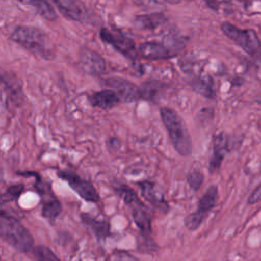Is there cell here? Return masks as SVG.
Listing matches in <instances>:
<instances>
[{"label":"cell","instance_id":"20","mask_svg":"<svg viewBox=\"0 0 261 261\" xmlns=\"http://www.w3.org/2000/svg\"><path fill=\"white\" fill-rule=\"evenodd\" d=\"M190 85L192 89L201 96H204L209 99H213L215 97L213 81L208 75L197 76L190 82Z\"/></svg>","mask_w":261,"mask_h":261},{"label":"cell","instance_id":"16","mask_svg":"<svg viewBox=\"0 0 261 261\" xmlns=\"http://www.w3.org/2000/svg\"><path fill=\"white\" fill-rule=\"evenodd\" d=\"M133 219L137 226L140 228L145 238H149L151 233V218L146 206L142 201L133 204L130 207Z\"/></svg>","mask_w":261,"mask_h":261},{"label":"cell","instance_id":"24","mask_svg":"<svg viewBox=\"0 0 261 261\" xmlns=\"http://www.w3.org/2000/svg\"><path fill=\"white\" fill-rule=\"evenodd\" d=\"M204 180V175L203 173L198 170V169H194L191 172H189V174L187 175V181L189 184V186L193 189V190H198Z\"/></svg>","mask_w":261,"mask_h":261},{"label":"cell","instance_id":"1","mask_svg":"<svg viewBox=\"0 0 261 261\" xmlns=\"http://www.w3.org/2000/svg\"><path fill=\"white\" fill-rule=\"evenodd\" d=\"M160 117L165 128L167 129L169 140L174 150L182 156L191 155V136L179 114L174 109L164 106L160 108Z\"/></svg>","mask_w":261,"mask_h":261},{"label":"cell","instance_id":"2","mask_svg":"<svg viewBox=\"0 0 261 261\" xmlns=\"http://www.w3.org/2000/svg\"><path fill=\"white\" fill-rule=\"evenodd\" d=\"M10 39L24 49L43 58H51L53 55V50L50 47L47 36L38 28L18 25L11 33Z\"/></svg>","mask_w":261,"mask_h":261},{"label":"cell","instance_id":"25","mask_svg":"<svg viewBox=\"0 0 261 261\" xmlns=\"http://www.w3.org/2000/svg\"><path fill=\"white\" fill-rule=\"evenodd\" d=\"M259 201H261V184L249 196L248 204H255Z\"/></svg>","mask_w":261,"mask_h":261},{"label":"cell","instance_id":"23","mask_svg":"<svg viewBox=\"0 0 261 261\" xmlns=\"http://www.w3.org/2000/svg\"><path fill=\"white\" fill-rule=\"evenodd\" d=\"M24 186L22 184H16L13 186H10L6 189V191L2 194L1 203L5 204L6 202L13 201L19 197V195L23 192Z\"/></svg>","mask_w":261,"mask_h":261},{"label":"cell","instance_id":"27","mask_svg":"<svg viewBox=\"0 0 261 261\" xmlns=\"http://www.w3.org/2000/svg\"><path fill=\"white\" fill-rule=\"evenodd\" d=\"M107 146L109 149H113V150H116L120 147V142L117 138H110L108 141H107Z\"/></svg>","mask_w":261,"mask_h":261},{"label":"cell","instance_id":"13","mask_svg":"<svg viewBox=\"0 0 261 261\" xmlns=\"http://www.w3.org/2000/svg\"><path fill=\"white\" fill-rule=\"evenodd\" d=\"M138 186L141 189L142 196L152 205L158 207L161 210H167L168 205L164 200V195L161 190L156 186V184L148 180L140 181Z\"/></svg>","mask_w":261,"mask_h":261},{"label":"cell","instance_id":"11","mask_svg":"<svg viewBox=\"0 0 261 261\" xmlns=\"http://www.w3.org/2000/svg\"><path fill=\"white\" fill-rule=\"evenodd\" d=\"M59 12L66 18L74 21H84L88 17V10L84 3L71 0H55Z\"/></svg>","mask_w":261,"mask_h":261},{"label":"cell","instance_id":"10","mask_svg":"<svg viewBox=\"0 0 261 261\" xmlns=\"http://www.w3.org/2000/svg\"><path fill=\"white\" fill-rule=\"evenodd\" d=\"M79 63L82 70L91 75H101L106 70V62L104 58L93 49H81Z\"/></svg>","mask_w":261,"mask_h":261},{"label":"cell","instance_id":"12","mask_svg":"<svg viewBox=\"0 0 261 261\" xmlns=\"http://www.w3.org/2000/svg\"><path fill=\"white\" fill-rule=\"evenodd\" d=\"M3 92L7 94V100L15 105L23 101L21 85L16 75L11 72H3L1 76Z\"/></svg>","mask_w":261,"mask_h":261},{"label":"cell","instance_id":"8","mask_svg":"<svg viewBox=\"0 0 261 261\" xmlns=\"http://www.w3.org/2000/svg\"><path fill=\"white\" fill-rule=\"evenodd\" d=\"M57 175L61 179L65 180L68 186L84 200L92 203L99 202V194L91 181L84 179L76 173L68 170H60L57 172Z\"/></svg>","mask_w":261,"mask_h":261},{"label":"cell","instance_id":"3","mask_svg":"<svg viewBox=\"0 0 261 261\" xmlns=\"http://www.w3.org/2000/svg\"><path fill=\"white\" fill-rule=\"evenodd\" d=\"M0 233L2 239L19 252H30L34 247L31 232L15 217L1 211Z\"/></svg>","mask_w":261,"mask_h":261},{"label":"cell","instance_id":"21","mask_svg":"<svg viewBox=\"0 0 261 261\" xmlns=\"http://www.w3.org/2000/svg\"><path fill=\"white\" fill-rule=\"evenodd\" d=\"M22 3L27 4V5H30V6H33L35 8V10L47 20L52 21V20H55L56 17H57V14H56V11H55L54 7L48 1L33 0V1H24Z\"/></svg>","mask_w":261,"mask_h":261},{"label":"cell","instance_id":"4","mask_svg":"<svg viewBox=\"0 0 261 261\" xmlns=\"http://www.w3.org/2000/svg\"><path fill=\"white\" fill-rule=\"evenodd\" d=\"M220 29L228 39L239 45L246 53L255 55L261 49L260 40L254 30L240 29L227 21L222 22Z\"/></svg>","mask_w":261,"mask_h":261},{"label":"cell","instance_id":"7","mask_svg":"<svg viewBox=\"0 0 261 261\" xmlns=\"http://www.w3.org/2000/svg\"><path fill=\"white\" fill-rule=\"evenodd\" d=\"M100 38L104 43L111 45L116 51L121 53L127 59L132 61L137 59L139 55L138 47H136L135 42L125 35L110 31L107 28H102L100 30Z\"/></svg>","mask_w":261,"mask_h":261},{"label":"cell","instance_id":"17","mask_svg":"<svg viewBox=\"0 0 261 261\" xmlns=\"http://www.w3.org/2000/svg\"><path fill=\"white\" fill-rule=\"evenodd\" d=\"M62 207L59 200L51 193H47L43 195L42 200V216L49 219L54 220L61 212Z\"/></svg>","mask_w":261,"mask_h":261},{"label":"cell","instance_id":"22","mask_svg":"<svg viewBox=\"0 0 261 261\" xmlns=\"http://www.w3.org/2000/svg\"><path fill=\"white\" fill-rule=\"evenodd\" d=\"M34 255L38 261H60L53 251L46 246H37L34 248Z\"/></svg>","mask_w":261,"mask_h":261},{"label":"cell","instance_id":"14","mask_svg":"<svg viewBox=\"0 0 261 261\" xmlns=\"http://www.w3.org/2000/svg\"><path fill=\"white\" fill-rule=\"evenodd\" d=\"M228 152V139L224 135V133H219L214 136L213 139V154L209 162V171L214 172L216 171L225 156Z\"/></svg>","mask_w":261,"mask_h":261},{"label":"cell","instance_id":"5","mask_svg":"<svg viewBox=\"0 0 261 261\" xmlns=\"http://www.w3.org/2000/svg\"><path fill=\"white\" fill-rule=\"evenodd\" d=\"M182 46L181 41L175 39L167 42L147 41L138 46V53L147 59H164L176 55Z\"/></svg>","mask_w":261,"mask_h":261},{"label":"cell","instance_id":"15","mask_svg":"<svg viewBox=\"0 0 261 261\" xmlns=\"http://www.w3.org/2000/svg\"><path fill=\"white\" fill-rule=\"evenodd\" d=\"M89 103L101 109H110L120 103L118 95L111 89H103L98 92H94L88 97Z\"/></svg>","mask_w":261,"mask_h":261},{"label":"cell","instance_id":"26","mask_svg":"<svg viewBox=\"0 0 261 261\" xmlns=\"http://www.w3.org/2000/svg\"><path fill=\"white\" fill-rule=\"evenodd\" d=\"M115 261H141V260H139L135 256L128 254L127 252L120 251L115 254Z\"/></svg>","mask_w":261,"mask_h":261},{"label":"cell","instance_id":"9","mask_svg":"<svg viewBox=\"0 0 261 261\" xmlns=\"http://www.w3.org/2000/svg\"><path fill=\"white\" fill-rule=\"evenodd\" d=\"M103 82L108 88L113 90L118 95L121 102L127 103L143 99L142 89L125 79L112 76L105 79Z\"/></svg>","mask_w":261,"mask_h":261},{"label":"cell","instance_id":"6","mask_svg":"<svg viewBox=\"0 0 261 261\" xmlns=\"http://www.w3.org/2000/svg\"><path fill=\"white\" fill-rule=\"evenodd\" d=\"M218 197L216 186H210L198 202V208L195 212L190 213L185 218V226L189 230H196L203 222L209 211L215 206Z\"/></svg>","mask_w":261,"mask_h":261},{"label":"cell","instance_id":"18","mask_svg":"<svg viewBox=\"0 0 261 261\" xmlns=\"http://www.w3.org/2000/svg\"><path fill=\"white\" fill-rule=\"evenodd\" d=\"M81 218L83 222L91 228V230L94 232V234L98 240L100 241L105 240L109 236L110 229H109L108 222L104 220H98L87 213H82Z\"/></svg>","mask_w":261,"mask_h":261},{"label":"cell","instance_id":"19","mask_svg":"<svg viewBox=\"0 0 261 261\" xmlns=\"http://www.w3.org/2000/svg\"><path fill=\"white\" fill-rule=\"evenodd\" d=\"M166 17L163 13L155 12L144 15H138L135 18V23L139 29L142 30H154L159 25L166 22Z\"/></svg>","mask_w":261,"mask_h":261}]
</instances>
